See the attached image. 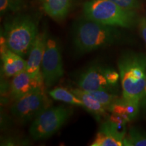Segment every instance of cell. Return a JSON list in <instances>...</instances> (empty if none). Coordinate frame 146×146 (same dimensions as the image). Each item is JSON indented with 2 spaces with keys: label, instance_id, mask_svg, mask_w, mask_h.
<instances>
[{
  "label": "cell",
  "instance_id": "6da1fadb",
  "mask_svg": "<svg viewBox=\"0 0 146 146\" xmlns=\"http://www.w3.org/2000/svg\"><path fill=\"white\" fill-rule=\"evenodd\" d=\"M118 27L107 26L83 17L74 22L72 29L73 47L85 54L116 44L121 39Z\"/></svg>",
  "mask_w": 146,
  "mask_h": 146
},
{
  "label": "cell",
  "instance_id": "7a4b0ae2",
  "mask_svg": "<svg viewBox=\"0 0 146 146\" xmlns=\"http://www.w3.org/2000/svg\"><path fill=\"white\" fill-rule=\"evenodd\" d=\"M123 98L140 106L146 80V54L126 52L118 60Z\"/></svg>",
  "mask_w": 146,
  "mask_h": 146
},
{
  "label": "cell",
  "instance_id": "3957f363",
  "mask_svg": "<svg viewBox=\"0 0 146 146\" xmlns=\"http://www.w3.org/2000/svg\"><path fill=\"white\" fill-rule=\"evenodd\" d=\"M39 32L35 18L29 14H18L5 22L3 35L8 48L24 58L29 55Z\"/></svg>",
  "mask_w": 146,
  "mask_h": 146
},
{
  "label": "cell",
  "instance_id": "277c9868",
  "mask_svg": "<svg viewBox=\"0 0 146 146\" xmlns=\"http://www.w3.org/2000/svg\"><path fill=\"white\" fill-rule=\"evenodd\" d=\"M84 17L107 26L131 29L137 25L136 11L126 10L108 0H89L83 5Z\"/></svg>",
  "mask_w": 146,
  "mask_h": 146
},
{
  "label": "cell",
  "instance_id": "5b68a950",
  "mask_svg": "<svg viewBox=\"0 0 146 146\" xmlns=\"http://www.w3.org/2000/svg\"><path fill=\"white\" fill-rule=\"evenodd\" d=\"M72 114V110L60 106L47 108L33 120L29 133L35 140L48 139L62 127Z\"/></svg>",
  "mask_w": 146,
  "mask_h": 146
},
{
  "label": "cell",
  "instance_id": "8992f818",
  "mask_svg": "<svg viewBox=\"0 0 146 146\" xmlns=\"http://www.w3.org/2000/svg\"><path fill=\"white\" fill-rule=\"evenodd\" d=\"M50 102L44 87L35 89L14 101L11 106L12 116L18 121L27 123L47 109Z\"/></svg>",
  "mask_w": 146,
  "mask_h": 146
},
{
  "label": "cell",
  "instance_id": "52a82bcc",
  "mask_svg": "<svg viewBox=\"0 0 146 146\" xmlns=\"http://www.w3.org/2000/svg\"><path fill=\"white\" fill-rule=\"evenodd\" d=\"M41 73L45 85L51 87L64 74V66L59 42L54 36H49L41 63Z\"/></svg>",
  "mask_w": 146,
  "mask_h": 146
},
{
  "label": "cell",
  "instance_id": "ba28073f",
  "mask_svg": "<svg viewBox=\"0 0 146 146\" xmlns=\"http://www.w3.org/2000/svg\"><path fill=\"white\" fill-rule=\"evenodd\" d=\"M48 36L46 29L39 32L31 47L27 60V72L35 79L40 81H44L41 73V63Z\"/></svg>",
  "mask_w": 146,
  "mask_h": 146
},
{
  "label": "cell",
  "instance_id": "9c48e42d",
  "mask_svg": "<svg viewBox=\"0 0 146 146\" xmlns=\"http://www.w3.org/2000/svg\"><path fill=\"white\" fill-rule=\"evenodd\" d=\"M76 84L80 89L86 91H111L112 89L105 78L103 66L96 64L89 66L80 73Z\"/></svg>",
  "mask_w": 146,
  "mask_h": 146
},
{
  "label": "cell",
  "instance_id": "30bf717a",
  "mask_svg": "<svg viewBox=\"0 0 146 146\" xmlns=\"http://www.w3.org/2000/svg\"><path fill=\"white\" fill-rule=\"evenodd\" d=\"M126 124L116 123L109 119L100 126L91 146H121L126 136Z\"/></svg>",
  "mask_w": 146,
  "mask_h": 146
},
{
  "label": "cell",
  "instance_id": "8fae6325",
  "mask_svg": "<svg viewBox=\"0 0 146 146\" xmlns=\"http://www.w3.org/2000/svg\"><path fill=\"white\" fill-rule=\"evenodd\" d=\"M44 81L35 79L27 70L23 71L12 78L10 84V96L15 101L35 89L44 87Z\"/></svg>",
  "mask_w": 146,
  "mask_h": 146
},
{
  "label": "cell",
  "instance_id": "7c38bea8",
  "mask_svg": "<svg viewBox=\"0 0 146 146\" xmlns=\"http://www.w3.org/2000/svg\"><path fill=\"white\" fill-rule=\"evenodd\" d=\"M1 58L3 64V74L7 78L14 77L27 70V60L10 49L1 54Z\"/></svg>",
  "mask_w": 146,
  "mask_h": 146
},
{
  "label": "cell",
  "instance_id": "4fadbf2b",
  "mask_svg": "<svg viewBox=\"0 0 146 146\" xmlns=\"http://www.w3.org/2000/svg\"><path fill=\"white\" fill-rule=\"evenodd\" d=\"M42 9L47 16L60 21L68 16L73 0H39Z\"/></svg>",
  "mask_w": 146,
  "mask_h": 146
},
{
  "label": "cell",
  "instance_id": "5bb4252c",
  "mask_svg": "<svg viewBox=\"0 0 146 146\" xmlns=\"http://www.w3.org/2000/svg\"><path fill=\"white\" fill-rule=\"evenodd\" d=\"M70 90L78 98L81 100L83 103V108L96 117L97 119H101L102 117H105L107 114V110L104 106L100 104L98 100L87 94L83 89H71Z\"/></svg>",
  "mask_w": 146,
  "mask_h": 146
},
{
  "label": "cell",
  "instance_id": "9a60e30c",
  "mask_svg": "<svg viewBox=\"0 0 146 146\" xmlns=\"http://www.w3.org/2000/svg\"><path fill=\"white\" fill-rule=\"evenodd\" d=\"M49 95L56 101L62 102L68 104L83 107V103L80 98L75 96L70 90L64 87H56L49 91Z\"/></svg>",
  "mask_w": 146,
  "mask_h": 146
},
{
  "label": "cell",
  "instance_id": "2e32d148",
  "mask_svg": "<svg viewBox=\"0 0 146 146\" xmlns=\"http://www.w3.org/2000/svg\"><path fill=\"white\" fill-rule=\"evenodd\" d=\"M125 146H146V133L136 127L131 128L123 140Z\"/></svg>",
  "mask_w": 146,
  "mask_h": 146
},
{
  "label": "cell",
  "instance_id": "e0dca14e",
  "mask_svg": "<svg viewBox=\"0 0 146 146\" xmlns=\"http://www.w3.org/2000/svg\"><path fill=\"white\" fill-rule=\"evenodd\" d=\"M25 8L24 0H0V13L1 16L18 13Z\"/></svg>",
  "mask_w": 146,
  "mask_h": 146
},
{
  "label": "cell",
  "instance_id": "ac0fdd59",
  "mask_svg": "<svg viewBox=\"0 0 146 146\" xmlns=\"http://www.w3.org/2000/svg\"><path fill=\"white\" fill-rule=\"evenodd\" d=\"M87 94L94 98L95 99L98 100L100 104L104 106L106 109H108V108L114 103L116 100L119 99V98L116 95L110 94V91H86Z\"/></svg>",
  "mask_w": 146,
  "mask_h": 146
},
{
  "label": "cell",
  "instance_id": "d6986e66",
  "mask_svg": "<svg viewBox=\"0 0 146 146\" xmlns=\"http://www.w3.org/2000/svg\"><path fill=\"white\" fill-rule=\"evenodd\" d=\"M126 10L136 11L141 7L139 0H108Z\"/></svg>",
  "mask_w": 146,
  "mask_h": 146
},
{
  "label": "cell",
  "instance_id": "ffe728a7",
  "mask_svg": "<svg viewBox=\"0 0 146 146\" xmlns=\"http://www.w3.org/2000/svg\"><path fill=\"white\" fill-rule=\"evenodd\" d=\"M103 72L109 85L112 88L116 87L120 78L119 73L110 67H103Z\"/></svg>",
  "mask_w": 146,
  "mask_h": 146
},
{
  "label": "cell",
  "instance_id": "44dd1931",
  "mask_svg": "<svg viewBox=\"0 0 146 146\" xmlns=\"http://www.w3.org/2000/svg\"><path fill=\"white\" fill-rule=\"evenodd\" d=\"M139 31L146 46V17L139 18L137 22Z\"/></svg>",
  "mask_w": 146,
  "mask_h": 146
},
{
  "label": "cell",
  "instance_id": "7402d4cb",
  "mask_svg": "<svg viewBox=\"0 0 146 146\" xmlns=\"http://www.w3.org/2000/svg\"><path fill=\"white\" fill-rule=\"evenodd\" d=\"M140 106L143 108L146 109V80H145V88H144V91L143 96L140 101Z\"/></svg>",
  "mask_w": 146,
  "mask_h": 146
}]
</instances>
